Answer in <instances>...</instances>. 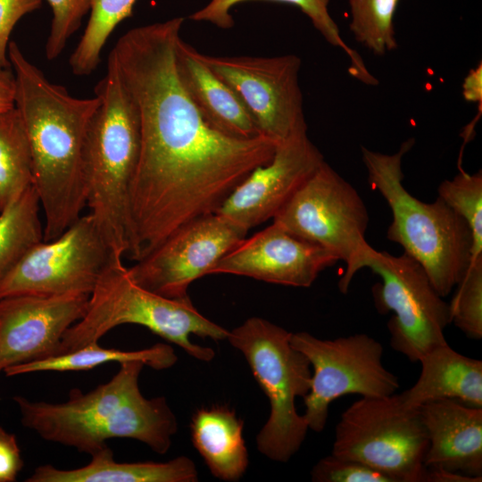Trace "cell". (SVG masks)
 <instances>
[{"label": "cell", "mask_w": 482, "mask_h": 482, "mask_svg": "<svg viewBox=\"0 0 482 482\" xmlns=\"http://www.w3.org/2000/svg\"><path fill=\"white\" fill-rule=\"evenodd\" d=\"M177 360L173 348L167 344H156L138 351H122L103 348L97 343H93L72 352L9 367L4 373L7 377H13L39 371H79L112 362L123 363L132 361L142 362L159 370L173 366Z\"/></svg>", "instance_id": "603a6c76"}, {"label": "cell", "mask_w": 482, "mask_h": 482, "mask_svg": "<svg viewBox=\"0 0 482 482\" xmlns=\"http://www.w3.org/2000/svg\"><path fill=\"white\" fill-rule=\"evenodd\" d=\"M427 432L426 468L482 480V407L453 399L420 408Z\"/></svg>", "instance_id": "ac0fdd59"}, {"label": "cell", "mask_w": 482, "mask_h": 482, "mask_svg": "<svg viewBox=\"0 0 482 482\" xmlns=\"http://www.w3.org/2000/svg\"><path fill=\"white\" fill-rule=\"evenodd\" d=\"M33 185L32 156L15 107L0 113V210Z\"/></svg>", "instance_id": "484cf974"}, {"label": "cell", "mask_w": 482, "mask_h": 482, "mask_svg": "<svg viewBox=\"0 0 482 482\" xmlns=\"http://www.w3.org/2000/svg\"><path fill=\"white\" fill-rule=\"evenodd\" d=\"M122 260L112 256L89 294L84 315L64 333L55 355L98 343L117 326L137 324L195 359L212 360L213 349L193 344L190 336L222 340L229 330L200 313L188 296L168 298L138 285Z\"/></svg>", "instance_id": "8992f818"}, {"label": "cell", "mask_w": 482, "mask_h": 482, "mask_svg": "<svg viewBox=\"0 0 482 482\" xmlns=\"http://www.w3.org/2000/svg\"><path fill=\"white\" fill-rule=\"evenodd\" d=\"M290 343L313 368L311 387L303 398L308 428L324 429L330 403L345 395L366 397L395 394L398 378L382 362L383 347L366 334L320 339L308 332L291 333Z\"/></svg>", "instance_id": "30bf717a"}, {"label": "cell", "mask_w": 482, "mask_h": 482, "mask_svg": "<svg viewBox=\"0 0 482 482\" xmlns=\"http://www.w3.org/2000/svg\"><path fill=\"white\" fill-rule=\"evenodd\" d=\"M247 0H209L203 8L189 16L195 21H205L216 27L228 29L234 26L230 13L232 7ZM294 4L307 15L314 28L333 46L345 52L350 59V73L357 79L368 85H377L378 80L367 70L362 59L353 49L348 46L340 36L338 27L328 12L329 0H270Z\"/></svg>", "instance_id": "cb8c5ba5"}, {"label": "cell", "mask_w": 482, "mask_h": 482, "mask_svg": "<svg viewBox=\"0 0 482 482\" xmlns=\"http://www.w3.org/2000/svg\"><path fill=\"white\" fill-rule=\"evenodd\" d=\"M200 55L238 95L262 136L279 143L307 129L299 84L302 62L297 55Z\"/></svg>", "instance_id": "4fadbf2b"}, {"label": "cell", "mask_w": 482, "mask_h": 482, "mask_svg": "<svg viewBox=\"0 0 482 482\" xmlns=\"http://www.w3.org/2000/svg\"><path fill=\"white\" fill-rule=\"evenodd\" d=\"M40 203L34 186L0 210V280L44 240Z\"/></svg>", "instance_id": "d4e9b609"}, {"label": "cell", "mask_w": 482, "mask_h": 482, "mask_svg": "<svg viewBox=\"0 0 482 482\" xmlns=\"http://www.w3.org/2000/svg\"><path fill=\"white\" fill-rule=\"evenodd\" d=\"M112 255L90 213L59 237L33 246L0 280L7 296L88 295ZM119 256V255H118Z\"/></svg>", "instance_id": "7c38bea8"}, {"label": "cell", "mask_w": 482, "mask_h": 482, "mask_svg": "<svg viewBox=\"0 0 482 482\" xmlns=\"http://www.w3.org/2000/svg\"><path fill=\"white\" fill-rule=\"evenodd\" d=\"M355 39L381 55L396 48L394 17L399 0H348Z\"/></svg>", "instance_id": "83f0119b"}, {"label": "cell", "mask_w": 482, "mask_h": 482, "mask_svg": "<svg viewBox=\"0 0 482 482\" xmlns=\"http://www.w3.org/2000/svg\"><path fill=\"white\" fill-rule=\"evenodd\" d=\"M290 234L344 261L338 288L346 294L373 251L365 239L369 214L356 189L324 162L272 219Z\"/></svg>", "instance_id": "9c48e42d"}, {"label": "cell", "mask_w": 482, "mask_h": 482, "mask_svg": "<svg viewBox=\"0 0 482 482\" xmlns=\"http://www.w3.org/2000/svg\"><path fill=\"white\" fill-rule=\"evenodd\" d=\"M449 304L451 323L468 337H482V257L473 258L455 286Z\"/></svg>", "instance_id": "f546056e"}, {"label": "cell", "mask_w": 482, "mask_h": 482, "mask_svg": "<svg viewBox=\"0 0 482 482\" xmlns=\"http://www.w3.org/2000/svg\"><path fill=\"white\" fill-rule=\"evenodd\" d=\"M428 442L420 409L406 407L399 394L353 403L335 429L331 453L359 461L393 482H434L424 465Z\"/></svg>", "instance_id": "ba28073f"}, {"label": "cell", "mask_w": 482, "mask_h": 482, "mask_svg": "<svg viewBox=\"0 0 482 482\" xmlns=\"http://www.w3.org/2000/svg\"><path fill=\"white\" fill-rule=\"evenodd\" d=\"M144 366L139 361L120 363L107 383L88 393L73 389L62 403L14 396L21 423L45 440L91 455L111 438L136 439L163 454L178 421L164 397L146 399L141 394L138 378Z\"/></svg>", "instance_id": "3957f363"}, {"label": "cell", "mask_w": 482, "mask_h": 482, "mask_svg": "<svg viewBox=\"0 0 482 482\" xmlns=\"http://www.w3.org/2000/svg\"><path fill=\"white\" fill-rule=\"evenodd\" d=\"M337 262L331 253L272 222L226 253L210 275L233 274L272 284L308 287L322 270Z\"/></svg>", "instance_id": "e0dca14e"}, {"label": "cell", "mask_w": 482, "mask_h": 482, "mask_svg": "<svg viewBox=\"0 0 482 482\" xmlns=\"http://www.w3.org/2000/svg\"><path fill=\"white\" fill-rule=\"evenodd\" d=\"M415 140L404 141L393 154L362 148L370 186L387 203L391 242L417 261L437 293L445 297L463 277L471 260L473 237L466 221L437 196L424 203L403 187L402 162Z\"/></svg>", "instance_id": "5b68a950"}, {"label": "cell", "mask_w": 482, "mask_h": 482, "mask_svg": "<svg viewBox=\"0 0 482 482\" xmlns=\"http://www.w3.org/2000/svg\"><path fill=\"white\" fill-rule=\"evenodd\" d=\"M88 295H21L0 299V374L55 355L67 329L84 315Z\"/></svg>", "instance_id": "2e32d148"}, {"label": "cell", "mask_w": 482, "mask_h": 482, "mask_svg": "<svg viewBox=\"0 0 482 482\" xmlns=\"http://www.w3.org/2000/svg\"><path fill=\"white\" fill-rule=\"evenodd\" d=\"M15 78L11 68L0 66V113L14 107Z\"/></svg>", "instance_id": "e575fe53"}, {"label": "cell", "mask_w": 482, "mask_h": 482, "mask_svg": "<svg viewBox=\"0 0 482 482\" xmlns=\"http://www.w3.org/2000/svg\"><path fill=\"white\" fill-rule=\"evenodd\" d=\"M465 100L482 104V64L470 71L462 85Z\"/></svg>", "instance_id": "d590c367"}, {"label": "cell", "mask_w": 482, "mask_h": 482, "mask_svg": "<svg viewBox=\"0 0 482 482\" xmlns=\"http://www.w3.org/2000/svg\"><path fill=\"white\" fill-rule=\"evenodd\" d=\"M365 268L381 278L373 286L372 295L379 313H393L387 328L395 351L419 362L428 351L447 343L449 304L417 261L405 253L392 255L373 249Z\"/></svg>", "instance_id": "8fae6325"}, {"label": "cell", "mask_w": 482, "mask_h": 482, "mask_svg": "<svg viewBox=\"0 0 482 482\" xmlns=\"http://www.w3.org/2000/svg\"><path fill=\"white\" fill-rule=\"evenodd\" d=\"M248 231L217 213L195 218L171 232L129 269L143 287L168 298H184L195 280L245 238Z\"/></svg>", "instance_id": "5bb4252c"}, {"label": "cell", "mask_w": 482, "mask_h": 482, "mask_svg": "<svg viewBox=\"0 0 482 482\" xmlns=\"http://www.w3.org/2000/svg\"><path fill=\"white\" fill-rule=\"evenodd\" d=\"M52 10L49 35L45 46L48 61L62 54L71 36L89 12L92 0H46Z\"/></svg>", "instance_id": "4dcf8cb0"}, {"label": "cell", "mask_w": 482, "mask_h": 482, "mask_svg": "<svg viewBox=\"0 0 482 482\" xmlns=\"http://www.w3.org/2000/svg\"><path fill=\"white\" fill-rule=\"evenodd\" d=\"M95 95L99 104L88 122L82 152L87 205L112 253L124 257L131 247L129 195L140 154V120L110 56Z\"/></svg>", "instance_id": "277c9868"}, {"label": "cell", "mask_w": 482, "mask_h": 482, "mask_svg": "<svg viewBox=\"0 0 482 482\" xmlns=\"http://www.w3.org/2000/svg\"><path fill=\"white\" fill-rule=\"evenodd\" d=\"M136 1H91L88 21L69 59V65L75 76H88L97 69L109 37L122 21L132 16Z\"/></svg>", "instance_id": "4316f807"}, {"label": "cell", "mask_w": 482, "mask_h": 482, "mask_svg": "<svg viewBox=\"0 0 482 482\" xmlns=\"http://www.w3.org/2000/svg\"><path fill=\"white\" fill-rule=\"evenodd\" d=\"M291 333L264 319L253 317L229 331L227 339L246 359L270 402V416L256 437L266 457L287 462L300 449L308 425L295 399L311 387L308 359L290 343Z\"/></svg>", "instance_id": "52a82bcc"}, {"label": "cell", "mask_w": 482, "mask_h": 482, "mask_svg": "<svg viewBox=\"0 0 482 482\" xmlns=\"http://www.w3.org/2000/svg\"><path fill=\"white\" fill-rule=\"evenodd\" d=\"M8 59L15 78L14 107L29 143L33 186L44 215V240L59 237L87 205L82 152L97 96L75 97L51 82L11 41Z\"/></svg>", "instance_id": "7a4b0ae2"}, {"label": "cell", "mask_w": 482, "mask_h": 482, "mask_svg": "<svg viewBox=\"0 0 482 482\" xmlns=\"http://www.w3.org/2000/svg\"><path fill=\"white\" fill-rule=\"evenodd\" d=\"M185 19L129 29L109 54L139 115L141 146L129 195V258L137 261L183 224L214 213L235 187L272 158L278 143L212 128L178 74Z\"/></svg>", "instance_id": "6da1fadb"}, {"label": "cell", "mask_w": 482, "mask_h": 482, "mask_svg": "<svg viewBox=\"0 0 482 482\" xmlns=\"http://www.w3.org/2000/svg\"><path fill=\"white\" fill-rule=\"evenodd\" d=\"M23 467L15 435L0 427V482H13Z\"/></svg>", "instance_id": "836d02e7"}, {"label": "cell", "mask_w": 482, "mask_h": 482, "mask_svg": "<svg viewBox=\"0 0 482 482\" xmlns=\"http://www.w3.org/2000/svg\"><path fill=\"white\" fill-rule=\"evenodd\" d=\"M324 162L307 129H299L279 142L270 161L247 175L215 213L248 231L273 219Z\"/></svg>", "instance_id": "9a60e30c"}, {"label": "cell", "mask_w": 482, "mask_h": 482, "mask_svg": "<svg viewBox=\"0 0 482 482\" xmlns=\"http://www.w3.org/2000/svg\"><path fill=\"white\" fill-rule=\"evenodd\" d=\"M420 374L415 384L399 394L411 409L439 399H453L482 407V362L453 350L448 343L433 348L419 361Z\"/></svg>", "instance_id": "ffe728a7"}, {"label": "cell", "mask_w": 482, "mask_h": 482, "mask_svg": "<svg viewBox=\"0 0 482 482\" xmlns=\"http://www.w3.org/2000/svg\"><path fill=\"white\" fill-rule=\"evenodd\" d=\"M438 197L468 224L473 237L472 259L482 257V172L463 170L438 187Z\"/></svg>", "instance_id": "f1b7e54d"}, {"label": "cell", "mask_w": 482, "mask_h": 482, "mask_svg": "<svg viewBox=\"0 0 482 482\" xmlns=\"http://www.w3.org/2000/svg\"><path fill=\"white\" fill-rule=\"evenodd\" d=\"M179 77L204 120L217 131L239 139L262 136L238 95L179 37L175 50Z\"/></svg>", "instance_id": "d6986e66"}, {"label": "cell", "mask_w": 482, "mask_h": 482, "mask_svg": "<svg viewBox=\"0 0 482 482\" xmlns=\"http://www.w3.org/2000/svg\"><path fill=\"white\" fill-rule=\"evenodd\" d=\"M88 464L61 470L50 464L37 467L27 482H195L194 461L179 456L166 462H117L105 446L91 455Z\"/></svg>", "instance_id": "44dd1931"}, {"label": "cell", "mask_w": 482, "mask_h": 482, "mask_svg": "<svg viewBox=\"0 0 482 482\" xmlns=\"http://www.w3.org/2000/svg\"><path fill=\"white\" fill-rule=\"evenodd\" d=\"M314 482H393L386 475L359 461L329 454L312 468Z\"/></svg>", "instance_id": "1f68e13d"}, {"label": "cell", "mask_w": 482, "mask_h": 482, "mask_svg": "<svg viewBox=\"0 0 482 482\" xmlns=\"http://www.w3.org/2000/svg\"><path fill=\"white\" fill-rule=\"evenodd\" d=\"M243 420L227 406L197 409L190 423L191 439L211 473L225 481H237L248 467Z\"/></svg>", "instance_id": "7402d4cb"}, {"label": "cell", "mask_w": 482, "mask_h": 482, "mask_svg": "<svg viewBox=\"0 0 482 482\" xmlns=\"http://www.w3.org/2000/svg\"><path fill=\"white\" fill-rule=\"evenodd\" d=\"M42 5V0H0V66L11 68L8 59L10 36L17 22Z\"/></svg>", "instance_id": "d6a6232c"}]
</instances>
